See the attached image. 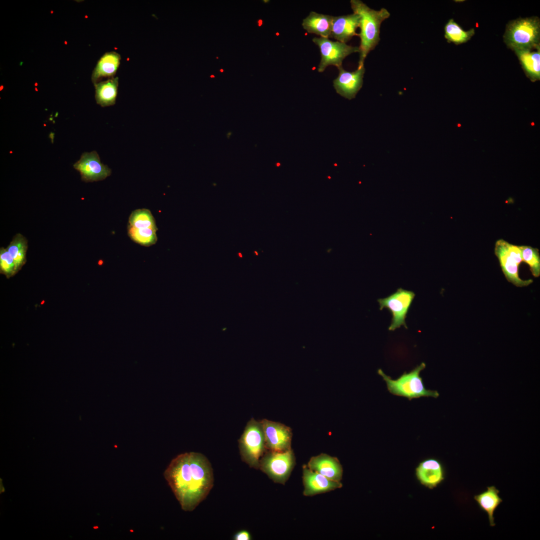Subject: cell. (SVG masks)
I'll return each mask as SVG.
<instances>
[{
    "label": "cell",
    "mask_w": 540,
    "mask_h": 540,
    "mask_svg": "<svg viewBox=\"0 0 540 540\" xmlns=\"http://www.w3.org/2000/svg\"><path fill=\"white\" fill-rule=\"evenodd\" d=\"M415 296L414 292L400 288L387 297L377 300L380 310L386 308L392 314L389 330L394 331L401 326L408 328L406 319Z\"/></svg>",
    "instance_id": "8"
},
{
    "label": "cell",
    "mask_w": 540,
    "mask_h": 540,
    "mask_svg": "<svg viewBox=\"0 0 540 540\" xmlns=\"http://www.w3.org/2000/svg\"><path fill=\"white\" fill-rule=\"evenodd\" d=\"M303 494L314 496L340 488L342 484L340 482L331 480L324 476L310 470L306 465L302 466Z\"/></svg>",
    "instance_id": "13"
},
{
    "label": "cell",
    "mask_w": 540,
    "mask_h": 540,
    "mask_svg": "<svg viewBox=\"0 0 540 540\" xmlns=\"http://www.w3.org/2000/svg\"><path fill=\"white\" fill-rule=\"evenodd\" d=\"M319 48L320 60L318 71L324 72L330 66L338 68L342 66L344 59L349 55L359 52L358 46H352L338 41H332L328 38L314 37L312 40Z\"/></svg>",
    "instance_id": "9"
},
{
    "label": "cell",
    "mask_w": 540,
    "mask_h": 540,
    "mask_svg": "<svg viewBox=\"0 0 540 540\" xmlns=\"http://www.w3.org/2000/svg\"><path fill=\"white\" fill-rule=\"evenodd\" d=\"M120 55L114 51L105 53L98 60L92 74L91 80L94 84L104 78H112L119 68Z\"/></svg>",
    "instance_id": "17"
},
{
    "label": "cell",
    "mask_w": 540,
    "mask_h": 540,
    "mask_svg": "<svg viewBox=\"0 0 540 540\" xmlns=\"http://www.w3.org/2000/svg\"><path fill=\"white\" fill-rule=\"evenodd\" d=\"M426 367V364L422 362L410 372H404L396 379L387 376L380 368L378 370V374L386 383L388 391L394 396L406 398L409 400L422 397L436 398L440 396L438 392L426 388L420 376Z\"/></svg>",
    "instance_id": "3"
},
{
    "label": "cell",
    "mask_w": 540,
    "mask_h": 540,
    "mask_svg": "<svg viewBox=\"0 0 540 540\" xmlns=\"http://www.w3.org/2000/svg\"><path fill=\"white\" fill-rule=\"evenodd\" d=\"M80 172L82 180L86 182L102 180L111 174V170L101 162L95 150L83 153L80 159L74 164Z\"/></svg>",
    "instance_id": "11"
},
{
    "label": "cell",
    "mask_w": 540,
    "mask_h": 540,
    "mask_svg": "<svg viewBox=\"0 0 540 540\" xmlns=\"http://www.w3.org/2000/svg\"><path fill=\"white\" fill-rule=\"evenodd\" d=\"M444 38L448 42L460 44L466 42L474 34V28L464 30L452 18L450 19L444 28Z\"/></svg>",
    "instance_id": "23"
},
{
    "label": "cell",
    "mask_w": 540,
    "mask_h": 540,
    "mask_svg": "<svg viewBox=\"0 0 540 540\" xmlns=\"http://www.w3.org/2000/svg\"><path fill=\"white\" fill-rule=\"evenodd\" d=\"M503 37L507 46L514 52L540 48L539 18L532 16L510 21L506 25Z\"/></svg>",
    "instance_id": "4"
},
{
    "label": "cell",
    "mask_w": 540,
    "mask_h": 540,
    "mask_svg": "<svg viewBox=\"0 0 540 540\" xmlns=\"http://www.w3.org/2000/svg\"><path fill=\"white\" fill-rule=\"evenodd\" d=\"M494 252L502 272L508 282L520 288L526 286L533 282L532 279L522 280L520 277L518 268L522 260L519 246L500 239L496 242Z\"/></svg>",
    "instance_id": "6"
},
{
    "label": "cell",
    "mask_w": 540,
    "mask_h": 540,
    "mask_svg": "<svg viewBox=\"0 0 540 540\" xmlns=\"http://www.w3.org/2000/svg\"><path fill=\"white\" fill-rule=\"evenodd\" d=\"M522 261L527 264L535 278L540 276V256L538 248L528 246H520Z\"/></svg>",
    "instance_id": "26"
},
{
    "label": "cell",
    "mask_w": 540,
    "mask_h": 540,
    "mask_svg": "<svg viewBox=\"0 0 540 540\" xmlns=\"http://www.w3.org/2000/svg\"><path fill=\"white\" fill-rule=\"evenodd\" d=\"M359 24L360 17L356 13L333 16L331 38L346 44L352 37L358 36L356 31L359 28Z\"/></svg>",
    "instance_id": "16"
},
{
    "label": "cell",
    "mask_w": 540,
    "mask_h": 540,
    "mask_svg": "<svg viewBox=\"0 0 540 540\" xmlns=\"http://www.w3.org/2000/svg\"><path fill=\"white\" fill-rule=\"evenodd\" d=\"M307 466L327 478L336 482L342 479L343 469L337 458L322 453L312 456Z\"/></svg>",
    "instance_id": "15"
},
{
    "label": "cell",
    "mask_w": 540,
    "mask_h": 540,
    "mask_svg": "<svg viewBox=\"0 0 540 540\" xmlns=\"http://www.w3.org/2000/svg\"><path fill=\"white\" fill-rule=\"evenodd\" d=\"M158 228H135L128 226V234L130 238L142 246H149L155 244L158 238L156 232Z\"/></svg>",
    "instance_id": "25"
},
{
    "label": "cell",
    "mask_w": 540,
    "mask_h": 540,
    "mask_svg": "<svg viewBox=\"0 0 540 540\" xmlns=\"http://www.w3.org/2000/svg\"><path fill=\"white\" fill-rule=\"evenodd\" d=\"M28 240L22 234H16L6 248L14 260L18 272L26 262Z\"/></svg>",
    "instance_id": "22"
},
{
    "label": "cell",
    "mask_w": 540,
    "mask_h": 540,
    "mask_svg": "<svg viewBox=\"0 0 540 540\" xmlns=\"http://www.w3.org/2000/svg\"><path fill=\"white\" fill-rule=\"evenodd\" d=\"M267 450L284 452L292 449V430L279 422L267 419L260 420Z\"/></svg>",
    "instance_id": "10"
},
{
    "label": "cell",
    "mask_w": 540,
    "mask_h": 540,
    "mask_svg": "<svg viewBox=\"0 0 540 540\" xmlns=\"http://www.w3.org/2000/svg\"><path fill=\"white\" fill-rule=\"evenodd\" d=\"M338 74L333 80V86L337 94L349 100L354 98L363 84L366 72L364 64H358L356 70L349 72L342 66L338 68Z\"/></svg>",
    "instance_id": "12"
},
{
    "label": "cell",
    "mask_w": 540,
    "mask_h": 540,
    "mask_svg": "<svg viewBox=\"0 0 540 540\" xmlns=\"http://www.w3.org/2000/svg\"><path fill=\"white\" fill-rule=\"evenodd\" d=\"M500 490L494 486L487 487L486 490L475 495L474 497L480 510L488 514L490 524L496 526L494 513L498 506L502 502L499 496Z\"/></svg>",
    "instance_id": "19"
},
{
    "label": "cell",
    "mask_w": 540,
    "mask_h": 540,
    "mask_svg": "<svg viewBox=\"0 0 540 540\" xmlns=\"http://www.w3.org/2000/svg\"><path fill=\"white\" fill-rule=\"evenodd\" d=\"M210 78H214V77H215V76H214V75H212H212H210Z\"/></svg>",
    "instance_id": "31"
},
{
    "label": "cell",
    "mask_w": 540,
    "mask_h": 540,
    "mask_svg": "<svg viewBox=\"0 0 540 540\" xmlns=\"http://www.w3.org/2000/svg\"><path fill=\"white\" fill-rule=\"evenodd\" d=\"M220 72H224V70H222V69H221V70H220Z\"/></svg>",
    "instance_id": "32"
},
{
    "label": "cell",
    "mask_w": 540,
    "mask_h": 540,
    "mask_svg": "<svg viewBox=\"0 0 540 540\" xmlns=\"http://www.w3.org/2000/svg\"><path fill=\"white\" fill-rule=\"evenodd\" d=\"M252 539L250 532L246 530H242L236 532L233 536L234 540H250Z\"/></svg>",
    "instance_id": "28"
},
{
    "label": "cell",
    "mask_w": 540,
    "mask_h": 540,
    "mask_svg": "<svg viewBox=\"0 0 540 540\" xmlns=\"http://www.w3.org/2000/svg\"><path fill=\"white\" fill-rule=\"evenodd\" d=\"M526 76L534 82L540 79V48L514 52Z\"/></svg>",
    "instance_id": "21"
},
{
    "label": "cell",
    "mask_w": 540,
    "mask_h": 540,
    "mask_svg": "<svg viewBox=\"0 0 540 540\" xmlns=\"http://www.w3.org/2000/svg\"><path fill=\"white\" fill-rule=\"evenodd\" d=\"M128 226L135 228H158L150 211L146 208L136 210L132 212Z\"/></svg>",
    "instance_id": "24"
},
{
    "label": "cell",
    "mask_w": 540,
    "mask_h": 540,
    "mask_svg": "<svg viewBox=\"0 0 540 540\" xmlns=\"http://www.w3.org/2000/svg\"><path fill=\"white\" fill-rule=\"evenodd\" d=\"M96 102L102 107L116 104L118 86V77L108 78L94 84Z\"/></svg>",
    "instance_id": "20"
},
{
    "label": "cell",
    "mask_w": 540,
    "mask_h": 540,
    "mask_svg": "<svg viewBox=\"0 0 540 540\" xmlns=\"http://www.w3.org/2000/svg\"><path fill=\"white\" fill-rule=\"evenodd\" d=\"M350 4L353 12L360 17L358 64H364L368 54L374 49L380 40L381 24L389 18L390 14L385 8L380 10L372 9L360 0H350Z\"/></svg>",
    "instance_id": "2"
},
{
    "label": "cell",
    "mask_w": 540,
    "mask_h": 540,
    "mask_svg": "<svg viewBox=\"0 0 540 540\" xmlns=\"http://www.w3.org/2000/svg\"><path fill=\"white\" fill-rule=\"evenodd\" d=\"M238 256L240 258H242V253L240 252L238 253Z\"/></svg>",
    "instance_id": "29"
},
{
    "label": "cell",
    "mask_w": 540,
    "mask_h": 540,
    "mask_svg": "<svg viewBox=\"0 0 540 540\" xmlns=\"http://www.w3.org/2000/svg\"><path fill=\"white\" fill-rule=\"evenodd\" d=\"M254 252L255 253V254H256V256H258V253L257 252H256V251H254Z\"/></svg>",
    "instance_id": "30"
},
{
    "label": "cell",
    "mask_w": 540,
    "mask_h": 540,
    "mask_svg": "<svg viewBox=\"0 0 540 540\" xmlns=\"http://www.w3.org/2000/svg\"><path fill=\"white\" fill-rule=\"evenodd\" d=\"M296 464L292 449L284 452L267 450L260 460L259 470L274 482L285 484Z\"/></svg>",
    "instance_id": "7"
},
{
    "label": "cell",
    "mask_w": 540,
    "mask_h": 540,
    "mask_svg": "<svg viewBox=\"0 0 540 540\" xmlns=\"http://www.w3.org/2000/svg\"><path fill=\"white\" fill-rule=\"evenodd\" d=\"M260 24H261V21L260 20V21H259V26H260Z\"/></svg>",
    "instance_id": "33"
},
{
    "label": "cell",
    "mask_w": 540,
    "mask_h": 540,
    "mask_svg": "<svg viewBox=\"0 0 540 540\" xmlns=\"http://www.w3.org/2000/svg\"><path fill=\"white\" fill-rule=\"evenodd\" d=\"M240 454L242 462L250 468L259 470L260 460L267 449L260 420L252 418L238 440Z\"/></svg>",
    "instance_id": "5"
},
{
    "label": "cell",
    "mask_w": 540,
    "mask_h": 540,
    "mask_svg": "<svg viewBox=\"0 0 540 540\" xmlns=\"http://www.w3.org/2000/svg\"><path fill=\"white\" fill-rule=\"evenodd\" d=\"M416 474L420 484L430 489L436 487L445 478L442 464L434 458H428L420 462L416 468Z\"/></svg>",
    "instance_id": "14"
},
{
    "label": "cell",
    "mask_w": 540,
    "mask_h": 540,
    "mask_svg": "<svg viewBox=\"0 0 540 540\" xmlns=\"http://www.w3.org/2000/svg\"><path fill=\"white\" fill-rule=\"evenodd\" d=\"M181 508L191 512L212 490L214 476L212 464L203 454H181L173 458L164 473Z\"/></svg>",
    "instance_id": "1"
},
{
    "label": "cell",
    "mask_w": 540,
    "mask_h": 540,
    "mask_svg": "<svg viewBox=\"0 0 540 540\" xmlns=\"http://www.w3.org/2000/svg\"><path fill=\"white\" fill-rule=\"evenodd\" d=\"M0 272L9 278L18 272L14 258L6 248H0Z\"/></svg>",
    "instance_id": "27"
},
{
    "label": "cell",
    "mask_w": 540,
    "mask_h": 540,
    "mask_svg": "<svg viewBox=\"0 0 540 540\" xmlns=\"http://www.w3.org/2000/svg\"><path fill=\"white\" fill-rule=\"evenodd\" d=\"M332 17L312 11L303 19L302 26L308 33L330 38H331Z\"/></svg>",
    "instance_id": "18"
}]
</instances>
